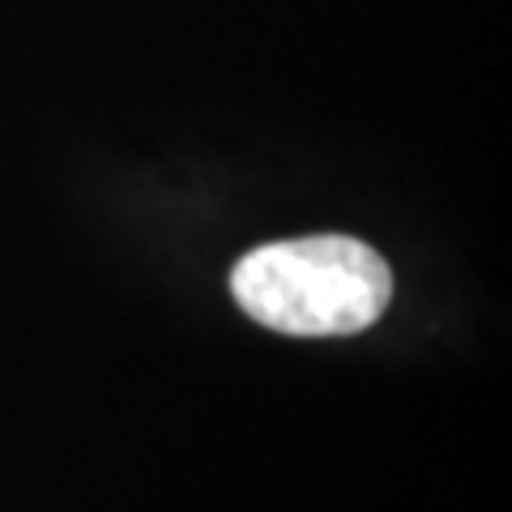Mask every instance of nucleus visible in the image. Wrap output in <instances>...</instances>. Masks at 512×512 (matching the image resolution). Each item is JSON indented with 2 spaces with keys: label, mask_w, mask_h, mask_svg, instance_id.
<instances>
[{
  "label": "nucleus",
  "mask_w": 512,
  "mask_h": 512,
  "mask_svg": "<svg viewBox=\"0 0 512 512\" xmlns=\"http://www.w3.org/2000/svg\"><path fill=\"white\" fill-rule=\"evenodd\" d=\"M231 295L256 325L291 338H342L384 316L393 274L359 239L312 235L248 252L231 274Z\"/></svg>",
  "instance_id": "obj_1"
}]
</instances>
